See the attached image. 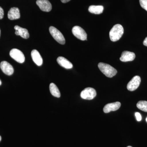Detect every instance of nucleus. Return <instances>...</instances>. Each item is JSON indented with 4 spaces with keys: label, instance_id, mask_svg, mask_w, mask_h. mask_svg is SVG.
<instances>
[{
    "label": "nucleus",
    "instance_id": "20",
    "mask_svg": "<svg viewBox=\"0 0 147 147\" xmlns=\"http://www.w3.org/2000/svg\"><path fill=\"white\" fill-rule=\"evenodd\" d=\"M135 115L136 116V119L137 121H140L142 120V117L141 114L139 113H135Z\"/></svg>",
    "mask_w": 147,
    "mask_h": 147
},
{
    "label": "nucleus",
    "instance_id": "8",
    "mask_svg": "<svg viewBox=\"0 0 147 147\" xmlns=\"http://www.w3.org/2000/svg\"><path fill=\"white\" fill-rule=\"evenodd\" d=\"M36 3L42 11L49 12L52 10V4L48 0H37Z\"/></svg>",
    "mask_w": 147,
    "mask_h": 147
},
{
    "label": "nucleus",
    "instance_id": "11",
    "mask_svg": "<svg viewBox=\"0 0 147 147\" xmlns=\"http://www.w3.org/2000/svg\"><path fill=\"white\" fill-rule=\"evenodd\" d=\"M135 55L134 53L125 51L123 52L120 60L122 62L131 61L135 58Z\"/></svg>",
    "mask_w": 147,
    "mask_h": 147
},
{
    "label": "nucleus",
    "instance_id": "12",
    "mask_svg": "<svg viewBox=\"0 0 147 147\" xmlns=\"http://www.w3.org/2000/svg\"><path fill=\"white\" fill-rule=\"evenodd\" d=\"M14 29L16 30L15 34L17 36H20L21 37L25 39H28L30 37V34L26 29L24 28L18 26H15Z\"/></svg>",
    "mask_w": 147,
    "mask_h": 147
},
{
    "label": "nucleus",
    "instance_id": "1",
    "mask_svg": "<svg viewBox=\"0 0 147 147\" xmlns=\"http://www.w3.org/2000/svg\"><path fill=\"white\" fill-rule=\"evenodd\" d=\"M123 27L120 24L115 25L110 32V38L111 41L116 42L119 40L123 34Z\"/></svg>",
    "mask_w": 147,
    "mask_h": 147
},
{
    "label": "nucleus",
    "instance_id": "28",
    "mask_svg": "<svg viewBox=\"0 0 147 147\" xmlns=\"http://www.w3.org/2000/svg\"><path fill=\"white\" fill-rule=\"evenodd\" d=\"M0 35H1V30H0Z\"/></svg>",
    "mask_w": 147,
    "mask_h": 147
},
{
    "label": "nucleus",
    "instance_id": "16",
    "mask_svg": "<svg viewBox=\"0 0 147 147\" xmlns=\"http://www.w3.org/2000/svg\"><path fill=\"white\" fill-rule=\"evenodd\" d=\"M104 7L102 5H91L89 7L88 11L90 13L96 14L102 13Z\"/></svg>",
    "mask_w": 147,
    "mask_h": 147
},
{
    "label": "nucleus",
    "instance_id": "18",
    "mask_svg": "<svg viewBox=\"0 0 147 147\" xmlns=\"http://www.w3.org/2000/svg\"><path fill=\"white\" fill-rule=\"evenodd\" d=\"M137 106L140 110L147 112V101L140 100L137 102Z\"/></svg>",
    "mask_w": 147,
    "mask_h": 147
},
{
    "label": "nucleus",
    "instance_id": "2",
    "mask_svg": "<svg viewBox=\"0 0 147 147\" xmlns=\"http://www.w3.org/2000/svg\"><path fill=\"white\" fill-rule=\"evenodd\" d=\"M98 67L103 74L109 78H112L117 74V70L110 65L103 63H98Z\"/></svg>",
    "mask_w": 147,
    "mask_h": 147
},
{
    "label": "nucleus",
    "instance_id": "24",
    "mask_svg": "<svg viewBox=\"0 0 147 147\" xmlns=\"http://www.w3.org/2000/svg\"><path fill=\"white\" fill-rule=\"evenodd\" d=\"M2 82L1 81V80H0V86H1V85Z\"/></svg>",
    "mask_w": 147,
    "mask_h": 147
},
{
    "label": "nucleus",
    "instance_id": "10",
    "mask_svg": "<svg viewBox=\"0 0 147 147\" xmlns=\"http://www.w3.org/2000/svg\"><path fill=\"white\" fill-rule=\"evenodd\" d=\"M121 103L119 102H113L106 104L103 108V112L105 113H110L111 111H115L118 110L121 107Z\"/></svg>",
    "mask_w": 147,
    "mask_h": 147
},
{
    "label": "nucleus",
    "instance_id": "13",
    "mask_svg": "<svg viewBox=\"0 0 147 147\" xmlns=\"http://www.w3.org/2000/svg\"><path fill=\"white\" fill-rule=\"evenodd\" d=\"M31 57L33 61L38 66H41L43 61L39 52L36 50H34L31 52Z\"/></svg>",
    "mask_w": 147,
    "mask_h": 147
},
{
    "label": "nucleus",
    "instance_id": "3",
    "mask_svg": "<svg viewBox=\"0 0 147 147\" xmlns=\"http://www.w3.org/2000/svg\"><path fill=\"white\" fill-rule=\"evenodd\" d=\"M49 31L50 34L57 42L62 45L65 44V38L62 34L58 29L55 27L51 26L49 28Z\"/></svg>",
    "mask_w": 147,
    "mask_h": 147
},
{
    "label": "nucleus",
    "instance_id": "19",
    "mask_svg": "<svg viewBox=\"0 0 147 147\" xmlns=\"http://www.w3.org/2000/svg\"><path fill=\"white\" fill-rule=\"evenodd\" d=\"M141 7L147 11V0H139Z\"/></svg>",
    "mask_w": 147,
    "mask_h": 147
},
{
    "label": "nucleus",
    "instance_id": "21",
    "mask_svg": "<svg viewBox=\"0 0 147 147\" xmlns=\"http://www.w3.org/2000/svg\"><path fill=\"white\" fill-rule=\"evenodd\" d=\"M4 11L3 9L0 7V19H2L3 18Z\"/></svg>",
    "mask_w": 147,
    "mask_h": 147
},
{
    "label": "nucleus",
    "instance_id": "23",
    "mask_svg": "<svg viewBox=\"0 0 147 147\" xmlns=\"http://www.w3.org/2000/svg\"><path fill=\"white\" fill-rule=\"evenodd\" d=\"M61 1L63 3H66L68 2L70 0H61Z\"/></svg>",
    "mask_w": 147,
    "mask_h": 147
},
{
    "label": "nucleus",
    "instance_id": "14",
    "mask_svg": "<svg viewBox=\"0 0 147 147\" xmlns=\"http://www.w3.org/2000/svg\"><path fill=\"white\" fill-rule=\"evenodd\" d=\"M8 18L11 20H16L20 18V10L17 7H12L8 12Z\"/></svg>",
    "mask_w": 147,
    "mask_h": 147
},
{
    "label": "nucleus",
    "instance_id": "9",
    "mask_svg": "<svg viewBox=\"0 0 147 147\" xmlns=\"http://www.w3.org/2000/svg\"><path fill=\"white\" fill-rule=\"evenodd\" d=\"M0 67L3 72L9 76L12 75L14 71L12 66L6 61H3L1 62Z\"/></svg>",
    "mask_w": 147,
    "mask_h": 147
},
{
    "label": "nucleus",
    "instance_id": "27",
    "mask_svg": "<svg viewBox=\"0 0 147 147\" xmlns=\"http://www.w3.org/2000/svg\"><path fill=\"white\" fill-rule=\"evenodd\" d=\"M146 121L147 122V117L146 119Z\"/></svg>",
    "mask_w": 147,
    "mask_h": 147
},
{
    "label": "nucleus",
    "instance_id": "26",
    "mask_svg": "<svg viewBox=\"0 0 147 147\" xmlns=\"http://www.w3.org/2000/svg\"><path fill=\"white\" fill-rule=\"evenodd\" d=\"M127 147H132L131 146H127Z\"/></svg>",
    "mask_w": 147,
    "mask_h": 147
},
{
    "label": "nucleus",
    "instance_id": "22",
    "mask_svg": "<svg viewBox=\"0 0 147 147\" xmlns=\"http://www.w3.org/2000/svg\"><path fill=\"white\" fill-rule=\"evenodd\" d=\"M143 44L145 46H147V37L146 38L144 42H143Z\"/></svg>",
    "mask_w": 147,
    "mask_h": 147
},
{
    "label": "nucleus",
    "instance_id": "6",
    "mask_svg": "<svg viewBox=\"0 0 147 147\" xmlns=\"http://www.w3.org/2000/svg\"><path fill=\"white\" fill-rule=\"evenodd\" d=\"M72 32L74 35L78 39L82 40L87 39V34L84 29L79 26H75L72 29Z\"/></svg>",
    "mask_w": 147,
    "mask_h": 147
},
{
    "label": "nucleus",
    "instance_id": "25",
    "mask_svg": "<svg viewBox=\"0 0 147 147\" xmlns=\"http://www.w3.org/2000/svg\"><path fill=\"white\" fill-rule=\"evenodd\" d=\"M1 137L0 136V142H1Z\"/></svg>",
    "mask_w": 147,
    "mask_h": 147
},
{
    "label": "nucleus",
    "instance_id": "4",
    "mask_svg": "<svg viewBox=\"0 0 147 147\" xmlns=\"http://www.w3.org/2000/svg\"><path fill=\"white\" fill-rule=\"evenodd\" d=\"M9 55L12 59L15 60L17 62L22 63L25 61V57L24 54L18 49L14 48L11 50Z\"/></svg>",
    "mask_w": 147,
    "mask_h": 147
},
{
    "label": "nucleus",
    "instance_id": "15",
    "mask_svg": "<svg viewBox=\"0 0 147 147\" xmlns=\"http://www.w3.org/2000/svg\"><path fill=\"white\" fill-rule=\"evenodd\" d=\"M57 62L61 66L67 69H69L73 67V65L66 58L62 57H59L57 59Z\"/></svg>",
    "mask_w": 147,
    "mask_h": 147
},
{
    "label": "nucleus",
    "instance_id": "7",
    "mask_svg": "<svg viewBox=\"0 0 147 147\" xmlns=\"http://www.w3.org/2000/svg\"><path fill=\"white\" fill-rule=\"evenodd\" d=\"M141 82V79L140 76H134L127 84V90L130 91L135 90L139 87Z\"/></svg>",
    "mask_w": 147,
    "mask_h": 147
},
{
    "label": "nucleus",
    "instance_id": "5",
    "mask_svg": "<svg viewBox=\"0 0 147 147\" xmlns=\"http://www.w3.org/2000/svg\"><path fill=\"white\" fill-rule=\"evenodd\" d=\"M96 91L92 88H87L83 90L81 93V97L86 100H92L96 96Z\"/></svg>",
    "mask_w": 147,
    "mask_h": 147
},
{
    "label": "nucleus",
    "instance_id": "17",
    "mask_svg": "<svg viewBox=\"0 0 147 147\" xmlns=\"http://www.w3.org/2000/svg\"><path fill=\"white\" fill-rule=\"evenodd\" d=\"M50 93L53 96L57 98H59L61 96L60 92L57 87L54 83H51L50 85Z\"/></svg>",
    "mask_w": 147,
    "mask_h": 147
}]
</instances>
